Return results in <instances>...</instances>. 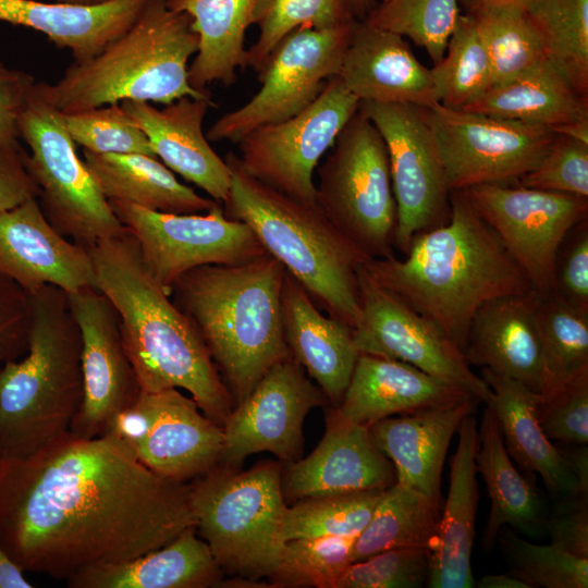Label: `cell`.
Instances as JSON below:
<instances>
[{
	"instance_id": "1",
	"label": "cell",
	"mask_w": 588,
	"mask_h": 588,
	"mask_svg": "<svg viewBox=\"0 0 588 588\" xmlns=\"http://www.w3.org/2000/svg\"><path fill=\"white\" fill-rule=\"evenodd\" d=\"M191 526L189 483L148 469L111 434L68 431L29 456L0 457V544L25 572L68 580Z\"/></svg>"
},
{
	"instance_id": "2",
	"label": "cell",
	"mask_w": 588,
	"mask_h": 588,
	"mask_svg": "<svg viewBox=\"0 0 588 588\" xmlns=\"http://www.w3.org/2000/svg\"><path fill=\"white\" fill-rule=\"evenodd\" d=\"M450 204L449 221L414 237L403 259H369L364 266L379 284L437 324L464 353L481 306L532 286L465 193L451 192Z\"/></svg>"
},
{
	"instance_id": "3",
	"label": "cell",
	"mask_w": 588,
	"mask_h": 588,
	"mask_svg": "<svg viewBox=\"0 0 588 588\" xmlns=\"http://www.w3.org/2000/svg\"><path fill=\"white\" fill-rule=\"evenodd\" d=\"M87 249L96 287L120 317L142 391L185 390L222 427L234 407L231 393L193 323L149 272L132 232L126 228Z\"/></svg>"
},
{
	"instance_id": "4",
	"label": "cell",
	"mask_w": 588,
	"mask_h": 588,
	"mask_svg": "<svg viewBox=\"0 0 588 588\" xmlns=\"http://www.w3.org/2000/svg\"><path fill=\"white\" fill-rule=\"evenodd\" d=\"M286 270L266 254L236 265H205L174 281L170 296L204 341L234 402L291 355L282 322Z\"/></svg>"
},
{
	"instance_id": "5",
	"label": "cell",
	"mask_w": 588,
	"mask_h": 588,
	"mask_svg": "<svg viewBox=\"0 0 588 588\" xmlns=\"http://www.w3.org/2000/svg\"><path fill=\"white\" fill-rule=\"evenodd\" d=\"M198 49L192 17L148 0L130 28L98 54L74 61L53 84L37 83L61 113L125 100L169 105L182 97H211L188 83V60Z\"/></svg>"
},
{
	"instance_id": "6",
	"label": "cell",
	"mask_w": 588,
	"mask_h": 588,
	"mask_svg": "<svg viewBox=\"0 0 588 588\" xmlns=\"http://www.w3.org/2000/svg\"><path fill=\"white\" fill-rule=\"evenodd\" d=\"M224 160L231 171L224 213L246 223L319 308L354 329L360 315L357 271L369 258L317 204L297 201L254 179L233 152Z\"/></svg>"
},
{
	"instance_id": "7",
	"label": "cell",
	"mask_w": 588,
	"mask_h": 588,
	"mask_svg": "<svg viewBox=\"0 0 588 588\" xmlns=\"http://www.w3.org/2000/svg\"><path fill=\"white\" fill-rule=\"evenodd\" d=\"M30 295L28 344L0 369V457H26L70 431L83 401L81 334L66 292Z\"/></svg>"
},
{
	"instance_id": "8",
	"label": "cell",
	"mask_w": 588,
	"mask_h": 588,
	"mask_svg": "<svg viewBox=\"0 0 588 588\" xmlns=\"http://www.w3.org/2000/svg\"><path fill=\"white\" fill-rule=\"evenodd\" d=\"M282 470L275 461L247 470L218 464L189 482L197 534L224 574L258 581L275 572L285 544Z\"/></svg>"
},
{
	"instance_id": "9",
	"label": "cell",
	"mask_w": 588,
	"mask_h": 588,
	"mask_svg": "<svg viewBox=\"0 0 588 588\" xmlns=\"http://www.w3.org/2000/svg\"><path fill=\"white\" fill-rule=\"evenodd\" d=\"M316 201L332 224L369 259L394 256L396 203L388 151L358 109L318 168Z\"/></svg>"
},
{
	"instance_id": "10",
	"label": "cell",
	"mask_w": 588,
	"mask_h": 588,
	"mask_svg": "<svg viewBox=\"0 0 588 588\" xmlns=\"http://www.w3.org/2000/svg\"><path fill=\"white\" fill-rule=\"evenodd\" d=\"M19 128L30 150L28 166L39 187L38 201L60 234L88 248L126 229L77 155L63 114L45 100L37 82Z\"/></svg>"
},
{
	"instance_id": "11",
	"label": "cell",
	"mask_w": 588,
	"mask_h": 588,
	"mask_svg": "<svg viewBox=\"0 0 588 588\" xmlns=\"http://www.w3.org/2000/svg\"><path fill=\"white\" fill-rule=\"evenodd\" d=\"M286 35L257 74L261 86L242 107L220 117L207 131L210 142L237 144L252 130L290 119L310 106L338 76L354 23Z\"/></svg>"
},
{
	"instance_id": "12",
	"label": "cell",
	"mask_w": 588,
	"mask_h": 588,
	"mask_svg": "<svg viewBox=\"0 0 588 588\" xmlns=\"http://www.w3.org/2000/svg\"><path fill=\"white\" fill-rule=\"evenodd\" d=\"M359 99L330 78L317 99L296 115L260 125L236 144L246 173L304 204H317L314 171L358 111Z\"/></svg>"
},
{
	"instance_id": "13",
	"label": "cell",
	"mask_w": 588,
	"mask_h": 588,
	"mask_svg": "<svg viewBox=\"0 0 588 588\" xmlns=\"http://www.w3.org/2000/svg\"><path fill=\"white\" fill-rule=\"evenodd\" d=\"M448 187L512 184L537 167L556 133L520 121L452 109L426 108Z\"/></svg>"
},
{
	"instance_id": "14",
	"label": "cell",
	"mask_w": 588,
	"mask_h": 588,
	"mask_svg": "<svg viewBox=\"0 0 588 588\" xmlns=\"http://www.w3.org/2000/svg\"><path fill=\"white\" fill-rule=\"evenodd\" d=\"M387 147L396 203L394 248L406 254L414 237L444 224L450 196L436 137L424 107L360 101Z\"/></svg>"
},
{
	"instance_id": "15",
	"label": "cell",
	"mask_w": 588,
	"mask_h": 588,
	"mask_svg": "<svg viewBox=\"0 0 588 588\" xmlns=\"http://www.w3.org/2000/svg\"><path fill=\"white\" fill-rule=\"evenodd\" d=\"M138 242L152 277L170 293L174 281L205 265L243 264L267 254L252 229L216 204L204 215H176L108 199Z\"/></svg>"
},
{
	"instance_id": "16",
	"label": "cell",
	"mask_w": 588,
	"mask_h": 588,
	"mask_svg": "<svg viewBox=\"0 0 588 588\" xmlns=\"http://www.w3.org/2000/svg\"><path fill=\"white\" fill-rule=\"evenodd\" d=\"M105 434L114 437L148 469L182 482L216 467L223 448L222 427L179 389L142 391Z\"/></svg>"
},
{
	"instance_id": "17",
	"label": "cell",
	"mask_w": 588,
	"mask_h": 588,
	"mask_svg": "<svg viewBox=\"0 0 588 588\" xmlns=\"http://www.w3.org/2000/svg\"><path fill=\"white\" fill-rule=\"evenodd\" d=\"M364 265L357 271L360 315L353 329L358 353L407 363L465 388L487 404L492 391L473 372L463 351L437 324L379 284Z\"/></svg>"
},
{
	"instance_id": "18",
	"label": "cell",
	"mask_w": 588,
	"mask_h": 588,
	"mask_svg": "<svg viewBox=\"0 0 588 588\" xmlns=\"http://www.w3.org/2000/svg\"><path fill=\"white\" fill-rule=\"evenodd\" d=\"M497 232L534 290L552 291L558 250L566 234L587 219L588 198L512 184L463 191Z\"/></svg>"
},
{
	"instance_id": "19",
	"label": "cell",
	"mask_w": 588,
	"mask_h": 588,
	"mask_svg": "<svg viewBox=\"0 0 588 588\" xmlns=\"http://www.w3.org/2000/svg\"><path fill=\"white\" fill-rule=\"evenodd\" d=\"M328 403L292 356L274 364L224 422L219 465L238 468L249 455L274 454L283 464L301 458L306 415Z\"/></svg>"
},
{
	"instance_id": "20",
	"label": "cell",
	"mask_w": 588,
	"mask_h": 588,
	"mask_svg": "<svg viewBox=\"0 0 588 588\" xmlns=\"http://www.w3.org/2000/svg\"><path fill=\"white\" fill-rule=\"evenodd\" d=\"M66 295L81 334L83 373V401L70 432L90 439L103 436L113 419L134 404L142 389L110 299L97 287Z\"/></svg>"
},
{
	"instance_id": "21",
	"label": "cell",
	"mask_w": 588,
	"mask_h": 588,
	"mask_svg": "<svg viewBox=\"0 0 588 588\" xmlns=\"http://www.w3.org/2000/svg\"><path fill=\"white\" fill-rule=\"evenodd\" d=\"M326 425L321 441L308 456L283 466L285 501L388 489L396 481L392 462L375 445L367 426L345 418L333 406Z\"/></svg>"
},
{
	"instance_id": "22",
	"label": "cell",
	"mask_w": 588,
	"mask_h": 588,
	"mask_svg": "<svg viewBox=\"0 0 588 588\" xmlns=\"http://www.w3.org/2000/svg\"><path fill=\"white\" fill-rule=\"evenodd\" d=\"M0 274L28 294L46 285L66 293L96 287L88 249L50 224L38 198L0 213Z\"/></svg>"
},
{
	"instance_id": "23",
	"label": "cell",
	"mask_w": 588,
	"mask_h": 588,
	"mask_svg": "<svg viewBox=\"0 0 588 588\" xmlns=\"http://www.w3.org/2000/svg\"><path fill=\"white\" fill-rule=\"evenodd\" d=\"M540 293L492 299L476 313L464 351L469 365L514 379L544 400L550 394L544 365L538 306Z\"/></svg>"
},
{
	"instance_id": "24",
	"label": "cell",
	"mask_w": 588,
	"mask_h": 588,
	"mask_svg": "<svg viewBox=\"0 0 588 588\" xmlns=\"http://www.w3.org/2000/svg\"><path fill=\"white\" fill-rule=\"evenodd\" d=\"M146 134L156 157L172 172L195 184L223 205L230 195L231 171L203 132L211 97H182L162 109L149 102L120 103Z\"/></svg>"
},
{
	"instance_id": "25",
	"label": "cell",
	"mask_w": 588,
	"mask_h": 588,
	"mask_svg": "<svg viewBox=\"0 0 588 588\" xmlns=\"http://www.w3.org/2000/svg\"><path fill=\"white\" fill-rule=\"evenodd\" d=\"M338 76L359 101L424 108L438 102L430 69L404 37L364 21L354 23Z\"/></svg>"
},
{
	"instance_id": "26",
	"label": "cell",
	"mask_w": 588,
	"mask_h": 588,
	"mask_svg": "<svg viewBox=\"0 0 588 588\" xmlns=\"http://www.w3.org/2000/svg\"><path fill=\"white\" fill-rule=\"evenodd\" d=\"M471 397L465 388L407 363L359 354L336 408L345 418L368 427L395 414H413Z\"/></svg>"
},
{
	"instance_id": "27",
	"label": "cell",
	"mask_w": 588,
	"mask_h": 588,
	"mask_svg": "<svg viewBox=\"0 0 588 588\" xmlns=\"http://www.w3.org/2000/svg\"><path fill=\"white\" fill-rule=\"evenodd\" d=\"M479 401L475 397L368 426L375 445L392 462L397 483L440 507L441 474L452 437Z\"/></svg>"
},
{
	"instance_id": "28",
	"label": "cell",
	"mask_w": 588,
	"mask_h": 588,
	"mask_svg": "<svg viewBox=\"0 0 588 588\" xmlns=\"http://www.w3.org/2000/svg\"><path fill=\"white\" fill-rule=\"evenodd\" d=\"M282 322L291 355L315 380L328 403L339 406L359 356L353 328L323 315L287 272L282 289Z\"/></svg>"
},
{
	"instance_id": "29",
	"label": "cell",
	"mask_w": 588,
	"mask_h": 588,
	"mask_svg": "<svg viewBox=\"0 0 588 588\" xmlns=\"http://www.w3.org/2000/svg\"><path fill=\"white\" fill-rule=\"evenodd\" d=\"M458 443L450 462V487L430 551V588H473L471 550L479 493L475 462L478 425L467 415L458 429Z\"/></svg>"
},
{
	"instance_id": "30",
	"label": "cell",
	"mask_w": 588,
	"mask_h": 588,
	"mask_svg": "<svg viewBox=\"0 0 588 588\" xmlns=\"http://www.w3.org/2000/svg\"><path fill=\"white\" fill-rule=\"evenodd\" d=\"M148 0H110L73 5L44 0H0V22L44 34L74 61L88 60L124 34Z\"/></svg>"
},
{
	"instance_id": "31",
	"label": "cell",
	"mask_w": 588,
	"mask_h": 588,
	"mask_svg": "<svg viewBox=\"0 0 588 588\" xmlns=\"http://www.w3.org/2000/svg\"><path fill=\"white\" fill-rule=\"evenodd\" d=\"M224 573L195 526L171 542L131 560L87 567L66 580L71 588L220 587Z\"/></svg>"
},
{
	"instance_id": "32",
	"label": "cell",
	"mask_w": 588,
	"mask_h": 588,
	"mask_svg": "<svg viewBox=\"0 0 588 588\" xmlns=\"http://www.w3.org/2000/svg\"><path fill=\"white\" fill-rule=\"evenodd\" d=\"M489 385L491 406L502 432L505 449L520 468L537 473L547 489L562 497L588 495L580 490L577 477L565 455L544 434L537 416L540 395L525 384L481 369Z\"/></svg>"
},
{
	"instance_id": "33",
	"label": "cell",
	"mask_w": 588,
	"mask_h": 588,
	"mask_svg": "<svg viewBox=\"0 0 588 588\" xmlns=\"http://www.w3.org/2000/svg\"><path fill=\"white\" fill-rule=\"evenodd\" d=\"M83 156L107 199L176 215L206 212L218 204L181 183L157 157L143 154H95L84 149Z\"/></svg>"
},
{
	"instance_id": "34",
	"label": "cell",
	"mask_w": 588,
	"mask_h": 588,
	"mask_svg": "<svg viewBox=\"0 0 588 588\" xmlns=\"http://www.w3.org/2000/svg\"><path fill=\"white\" fill-rule=\"evenodd\" d=\"M256 0H167L169 8L192 17L198 49L188 65V83L199 90L236 82L237 69H246L245 33L252 25Z\"/></svg>"
},
{
	"instance_id": "35",
	"label": "cell",
	"mask_w": 588,
	"mask_h": 588,
	"mask_svg": "<svg viewBox=\"0 0 588 588\" xmlns=\"http://www.w3.org/2000/svg\"><path fill=\"white\" fill-rule=\"evenodd\" d=\"M478 434L475 462L491 501L482 537L485 549L494 547L498 532L505 525L528 536L538 535L546 523L541 500L535 487L515 468L489 405L483 412Z\"/></svg>"
},
{
	"instance_id": "36",
	"label": "cell",
	"mask_w": 588,
	"mask_h": 588,
	"mask_svg": "<svg viewBox=\"0 0 588 588\" xmlns=\"http://www.w3.org/2000/svg\"><path fill=\"white\" fill-rule=\"evenodd\" d=\"M465 111L542 125L552 131L588 119V97L579 94L548 60L493 86Z\"/></svg>"
},
{
	"instance_id": "37",
	"label": "cell",
	"mask_w": 588,
	"mask_h": 588,
	"mask_svg": "<svg viewBox=\"0 0 588 588\" xmlns=\"http://www.w3.org/2000/svg\"><path fill=\"white\" fill-rule=\"evenodd\" d=\"M489 57L493 86L550 60L526 8L515 0H478L464 9Z\"/></svg>"
},
{
	"instance_id": "38",
	"label": "cell",
	"mask_w": 588,
	"mask_h": 588,
	"mask_svg": "<svg viewBox=\"0 0 588 588\" xmlns=\"http://www.w3.org/2000/svg\"><path fill=\"white\" fill-rule=\"evenodd\" d=\"M439 507L421 492L394 482L384 490L366 527L355 538L351 562L399 548H429L436 537Z\"/></svg>"
},
{
	"instance_id": "39",
	"label": "cell",
	"mask_w": 588,
	"mask_h": 588,
	"mask_svg": "<svg viewBox=\"0 0 588 588\" xmlns=\"http://www.w3.org/2000/svg\"><path fill=\"white\" fill-rule=\"evenodd\" d=\"M438 102L464 110L493 87L489 57L473 17L461 13L445 53L430 69Z\"/></svg>"
},
{
	"instance_id": "40",
	"label": "cell",
	"mask_w": 588,
	"mask_h": 588,
	"mask_svg": "<svg viewBox=\"0 0 588 588\" xmlns=\"http://www.w3.org/2000/svg\"><path fill=\"white\" fill-rule=\"evenodd\" d=\"M526 10L550 60L588 97V0H534Z\"/></svg>"
},
{
	"instance_id": "41",
	"label": "cell",
	"mask_w": 588,
	"mask_h": 588,
	"mask_svg": "<svg viewBox=\"0 0 588 588\" xmlns=\"http://www.w3.org/2000/svg\"><path fill=\"white\" fill-rule=\"evenodd\" d=\"M355 20L347 0H256L252 25L259 36L247 49L246 68L259 74L279 42L297 28L328 29Z\"/></svg>"
},
{
	"instance_id": "42",
	"label": "cell",
	"mask_w": 588,
	"mask_h": 588,
	"mask_svg": "<svg viewBox=\"0 0 588 588\" xmlns=\"http://www.w3.org/2000/svg\"><path fill=\"white\" fill-rule=\"evenodd\" d=\"M538 324L550 397L580 371L588 369V311L552 292L540 294Z\"/></svg>"
},
{
	"instance_id": "43",
	"label": "cell",
	"mask_w": 588,
	"mask_h": 588,
	"mask_svg": "<svg viewBox=\"0 0 588 588\" xmlns=\"http://www.w3.org/2000/svg\"><path fill=\"white\" fill-rule=\"evenodd\" d=\"M385 489H371L308 498L287 506L282 537H356L368 524Z\"/></svg>"
},
{
	"instance_id": "44",
	"label": "cell",
	"mask_w": 588,
	"mask_h": 588,
	"mask_svg": "<svg viewBox=\"0 0 588 588\" xmlns=\"http://www.w3.org/2000/svg\"><path fill=\"white\" fill-rule=\"evenodd\" d=\"M460 15L458 0H381L364 22L409 38L437 64Z\"/></svg>"
},
{
	"instance_id": "45",
	"label": "cell",
	"mask_w": 588,
	"mask_h": 588,
	"mask_svg": "<svg viewBox=\"0 0 588 588\" xmlns=\"http://www.w3.org/2000/svg\"><path fill=\"white\" fill-rule=\"evenodd\" d=\"M356 537H315L287 540L270 577L277 588H336L351 562Z\"/></svg>"
},
{
	"instance_id": "46",
	"label": "cell",
	"mask_w": 588,
	"mask_h": 588,
	"mask_svg": "<svg viewBox=\"0 0 588 588\" xmlns=\"http://www.w3.org/2000/svg\"><path fill=\"white\" fill-rule=\"evenodd\" d=\"M511 573L528 588H587L588 559L524 540L507 525L497 536Z\"/></svg>"
},
{
	"instance_id": "47",
	"label": "cell",
	"mask_w": 588,
	"mask_h": 588,
	"mask_svg": "<svg viewBox=\"0 0 588 588\" xmlns=\"http://www.w3.org/2000/svg\"><path fill=\"white\" fill-rule=\"evenodd\" d=\"M63 121L73 142L84 150L156 157L146 134L120 103L65 113Z\"/></svg>"
},
{
	"instance_id": "48",
	"label": "cell",
	"mask_w": 588,
	"mask_h": 588,
	"mask_svg": "<svg viewBox=\"0 0 588 588\" xmlns=\"http://www.w3.org/2000/svg\"><path fill=\"white\" fill-rule=\"evenodd\" d=\"M429 576V548L390 549L351 563L336 588H420Z\"/></svg>"
},
{
	"instance_id": "49",
	"label": "cell",
	"mask_w": 588,
	"mask_h": 588,
	"mask_svg": "<svg viewBox=\"0 0 588 588\" xmlns=\"http://www.w3.org/2000/svg\"><path fill=\"white\" fill-rule=\"evenodd\" d=\"M518 185L588 198V144L556 134L548 152Z\"/></svg>"
},
{
	"instance_id": "50",
	"label": "cell",
	"mask_w": 588,
	"mask_h": 588,
	"mask_svg": "<svg viewBox=\"0 0 588 588\" xmlns=\"http://www.w3.org/2000/svg\"><path fill=\"white\" fill-rule=\"evenodd\" d=\"M539 424L549 439L572 445L588 442V369L563 384L553 395L539 400Z\"/></svg>"
},
{
	"instance_id": "51",
	"label": "cell",
	"mask_w": 588,
	"mask_h": 588,
	"mask_svg": "<svg viewBox=\"0 0 588 588\" xmlns=\"http://www.w3.org/2000/svg\"><path fill=\"white\" fill-rule=\"evenodd\" d=\"M568 304L588 311V221L566 234L555 258L551 291Z\"/></svg>"
},
{
	"instance_id": "52",
	"label": "cell",
	"mask_w": 588,
	"mask_h": 588,
	"mask_svg": "<svg viewBox=\"0 0 588 588\" xmlns=\"http://www.w3.org/2000/svg\"><path fill=\"white\" fill-rule=\"evenodd\" d=\"M30 326V295L0 274V369L23 356Z\"/></svg>"
},
{
	"instance_id": "53",
	"label": "cell",
	"mask_w": 588,
	"mask_h": 588,
	"mask_svg": "<svg viewBox=\"0 0 588 588\" xmlns=\"http://www.w3.org/2000/svg\"><path fill=\"white\" fill-rule=\"evenodd\" d=\"M35 84L30 73L0 60V148L17 143L20 119Z\"/></svg>"
},
{
	"instance_id": "54",
	"label": "cell",
	"mask_w": 588,
	"mask_h": 588,
	"mask_svg": "<svg viewBox=\"0 0 588 588\" xmlns=\"http://www.w3.org/2000/svg\"><path fill=\"white\" fill-rule=\"evenodd\" d=\"M551 543L588 559V495L566 497L564 506L546 519Z\"/></svg>"
},
{
	"instance_id": "55",
	"label": "cell",
	"mask_w": 588,
	"mask_h": 588,
	"mask_svg": "<svg viewBox=\"0 0 588 588\" xmlns=\"http://www.w3.org/2000/svg\"><path fill=\"white\" fill-rule=\"evenodd\" d=\"M39 187L28 166V154L19 142L0 148V213L38 198Z\"/></svg>"
},
{
	"instance_id": "56",
	"label": "cell",
	"mask_w": 588,
	"mask_h": 588,
	"mask_svg": "<svg viewBox=\"0 0 588 588\" xmlns=\"http://www.w3.org/2000/svg\"><path fill=\"white\" fill-rule=\"evenodd\" d=\"M24 572L0 544V588H32Z\"/></svg>"
},
{
	"instance_id": "57",
	"label": "cell",
	"mask_w": 588,
	"mask_h": 588,
	"mask_svg": "<svg viewBox=\"0 0 588 588\" xmlns=\"http://www.w3.org/2000/svg\"><path fill=\"white\" fill-rule=\"evenodd\" d=\"M571 463L577 477L579 488L588 493V451L586 445H577L567 452H562Z\"/></svg>"
},
{
	"instance_id": "58",
	"label": "cell",
	"mask_w": 588,
	"mask_h": 588,
	"mask_svg": "<svg viewBox=\"0 0 588 588\" xmlns=\"http://www.w3.org/2000/svg\"><path fill=\"white\" fill-rule=\"evenodd\" d=\"M478 588H528V586L512 574L486 575L475 583Z\"/></svg>"
},
{
	"instance_id": "59",
	"label": "cell",
	"mask_w": 588,
	"mask_h": 588,
	"mask_svg": "<svg viewBox=\"0 0 588 588\" xmlns=\"http://www.w3.org/2000/svg\"><path fill=\"white\" fill-rule=\"evenodd\" d=\"M553 132L588 144V119L558 126Z\"/></svg>"
},
{
	"instance_id": "60",
	"label": "cell",
	"mask_w": 588,
	"mask_h": 588,
	"mask_svg": "<svg viewBox=\"0 0 588 588\" xmlns=\"http://www.w3.org/2000/svg\"><path fill=\"white\" fill-rule=\"evenodd\" d=\"M351 11L357 21H364L379 0H347Z\"/></svg>"
},
{
	"instance_id": "61",
	"label": "cell",
	"mask_w": 588,
	"mask_h": 588,
	"mask_svg": "<svg viewBox=\"0 0 588 588\" xmlns=\"http://www.w3.org/2000/svg\"><path fill=\"white\" fill-rule=\"evenodd\" d=\"M44 1L73 4V5H97V4L108 2L110 0H44Z\"/></svg>"
},
{
	"instance_id": "62",
	"label": "cell",
	"mask_w": 588,
	"mask_h": 588,
	"mask_svg": "<svg viewBox=\"0 0 588 588\" xmlns=\"http://www.w3.org/2000/svg\"><path fill=\"white\" fill-rule=\"evenodd\" d=\"M476 1L478 0H458L460 4H462L464 9ZM515 1L519 2L526 8L534 0H515Z\"/></svg>"
}]
</instances>
